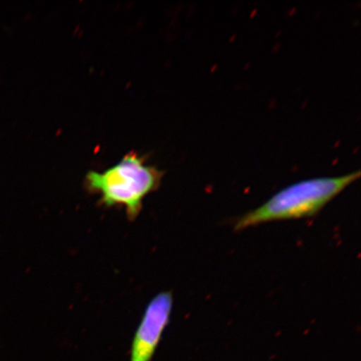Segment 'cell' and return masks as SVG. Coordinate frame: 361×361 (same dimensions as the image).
<instances>
[{
  "label": "cell",
  "instance_id": "cell-1",
  "mask_svg": "<svg viewBox=\"0 0 361 361\" xmlns=\"http://www.w3.org/2000/svg\"><path fill=\"white\" fill-rule=\"evenodd\" d=\"M360 177V171L335 178L300 180L275 194L263 205L237 220L235 231L273 221L310 218Z\"/></svg>",
  "mask_w": 361,
  "mask_h": 361
},
{
  "label": "cell",
  "instance_id": "cell-2",
  "mask_svg": "<svg viewBox=\"0 0 361 361\" xmlns=\"http://www.w3.org/2000/svg\"><path fill=\"white\" fill-rule=\"evenodd\" d=\"M162 177L161 171L133 152L105 171H90L85 183L89 192L100 195L101 204L124 207L128 219L135 220L145 197L160 187Z\"/></svg>",
  "mask_w": 361,
  "mask_h": 361
},
{
  "label": "cell",
  "instance_id": "cell-3",
  "mask_svg": "<svg viewBox=\"0 0 361 361\" xmlns=\"http://www.w3.org/2000/svg\"><path fill=\"white\" fill-rule=\"evenodd\" d=\"M173 298L171 292L158 293L149 302L134 334L130 361H152L169 326Z\"/></svg>",
  "mask_w": 361,
  "mask_h": 361
}]
</instances>
